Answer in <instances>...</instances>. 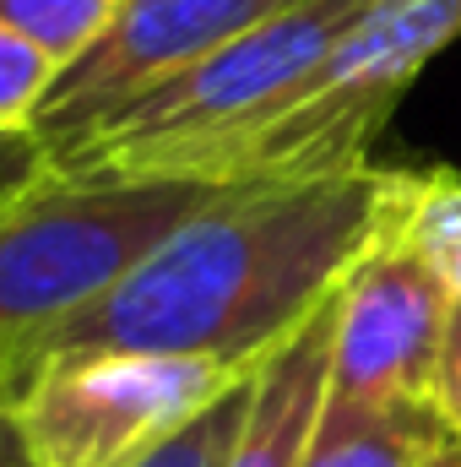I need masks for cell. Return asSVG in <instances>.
I'll return each mask as SVG.
<instances>
[{"instance_id":"cell-1","label":"cell","mask_w":461,"mask_h":467,"mask_svg":"<svg viewBox=\"0 0 461 467\" xmlns=\"http://www.w3.org/2000/svg\"><path fill=\"white\" fill-rule=\"evenodd\" d=\"M402 180L407 169L369 163L332 180L218 191L104 299L55 327L22 380L60 353H169L261 369L380 239Z\"/></svg>"},{"instance_id":"cell-2","label":"cell","mask_w":461,"mask_h":467,"mask_svg":"<svg viewBox=\"0 0 461 467\" xmlns=\"http://www.w3.org/2000/svg\"><path fill=\"white\" fill-rule=\"evenodd\" d=\"M374 0H299L223 44L212 60L119 109L60 174L196 180L233 191L239 152L282 115Z\"/></svg>"},{"instance_id":"cell-3","label":"cell","mask_w":461,"mask_h":467,"mask_svg":"<svg viewBox=\"0 0 461 467\" xmlns=\"http://www.w3.org/2000/svg\"><path fill=\"white\" fill-rule=\"evenodd\" d=\"M218 185L49 174L0 213V408L38 343L136 272Z\"/></svg>"},{"instance_id":"cell-4","label":"cell","mask_w":461,"mask_h":467,"mask_svg":"<svg viewBox=\"0 0 461 467\" xmlns=\"http://www.w3.org/2000/svg\"><path fill=\"white\" fill-rule=\"evenodd\" d=\"M461 38V0H374L304 93L233 163L239 185H299L369 169V147L424 66Z\"/></svg>"},{"instance_id":"cell-5","label":"cell","mask_w":461,"mask_h":467,"mask_svg":"<svg viewBox=\"0 0 461 467\" xmlns=\"http://www.w3.org/2000/svg\"><path fill=\"white\" fill-rule=\"evenodd\" d=\"M250 375L169 353H60L0 413H11L33 467H141Z\"/></svg>"},{"instance_id":"cell-6","label":"cell","mask_w":461,"mask_h":467,"mask_svg":"<svg viewBox=\"0 0 461 467\" xmlns=\"http://www.w3.org/2000/svg\"><path fill=\"white\" fill-rule=\"evenodd\" d=\"M288 5L299 0H119L98 44L55 77L33 136L44 141L49 163L77 158L119 109L212 60L223 44L244 38Z\"/></svg>"},{"instance_id":"cell-7","label":"cell","mask_w":461,"mask_h":467,"mask_svg":"<svg viewBox=\"0 0 461 467\" xmlns=\"http://www.w3.org/2000/svg\"><path fill=\"white\" fill-rule=\"evenodd\" d=\"M451 305L456 299L446 294L435 266L407 244V234L391 213L380 239L358 255V266L337 288L326 397L347 408H374V413H429Z\"/></svg>"},{"instance_id":"cell-8","label":"cell","mask_w":461,"mask_h":467,"mask_svg":"<svg viewBox=\"0 0 461 467\" xmlns=\"http://www.w3.org/2000/svg\"><path fill=\"white\" fill-rule=\"evenodd\" d=\"M332 332H337V294L261 364L229 467H299L304 462V446H310L315 419L326 408Z\"/></svg>"},{"instance_id":"cell-9","label":"cell","mask_w":461,"mask_h":467,"mask_svg":"<svg viewBox=\"0 0 461 467\" xmlns=\"http://www.w3.org/2000/svg\"><path fill=\"white\" fill-rule=\"evenodd\" d=\"M435 435V413H374L326 397L299 467H418Z\"/></svg>"},{"instance_id":"cell-10","label":"cell","mask_w":461,"mask_h":467,"mask_svg":"<svg viewBox=\"0 0 461 467\" xmlns=\"http://www.w3.org/2000/svg\"><path fill=\"white\" fill-rule=\"evenodd\" d=\"M407 244L435 266L446 294L461 299V174L451 169H407V191L396 207Z\"/></svg>"},{"instance_id":"cell-11","label":"cell","mask_w":461,"mask_h":467,"mask_svg":"<svg viewBox=\"0 0 461 467\" xmlns=\"http://www.w3.org/2000/svg\"><path fill=\"white\" fill-rule=\"evenodd\" d=\"M115 11L119 0H0V22L27 44H38L60 71L98 44Z\"/></svg>"},{"instance_id":"cell-12","label":"cell","mask_w":461,"mask_h":467,"mask_svg":"<svg viewBox=\"0 0 461 467\" xmlns=\"http://www.w3.org/2000/svg\"><path fill=\"white\" fill-rule=\"evenodd\" d=\"M255 375H261V369H255ZM255 375L239 380L229 397H218L196 424H185L169 446H158L141 467H229L233 441H239V430H244V408H250V386H255Z\"/></svg>"},{"instance_id":"cell-13","label":"cell","mask_w":461,"mask_h":467,"mask_svg":"<svg viewBox=\"0 0 461 467\" xmlns=\"http://www.w3.org/2000/svg\"><path fill=\"white\" fill-rule=\"evenodd\" d=\"M55 77H60V66L38 44H27L22 33H11L0 22V136L5 130H33L38 109L55 93Z\"/></svg>"},{"instance_id":"cell-14","label":"cell","mask_w":461,"mask_h":467,"mask_svg":"<svg viewBox=\"0 0 461 467\" xmlns=\"http://www.w3.org/2000/svg\"><path fill=\"white\" fill-rule=\"evenodd\" d=\"M49 174H55V163H49V152L33 130H5L0 136V213L11 202H22L33 185H44Z\"/></svg>"},{"instance_id":"cell-15","label":"cell","mask_w":461,"mask_h":467,"mask_svg":"<svg viewBox=\"0 0 461 467\" xmlns=\"http://www.w3.org/2000/svg\"><path fill=\"white\" fill-rule=\"evenodd\" d=\"M429 413H435L440 435H451L461 446V299L451 305V321H446V343H440V364H435Z\"/></svg>"},{"instance_id":"cell-16","label":"cell","mask_w":461,"mask_h":467,"mask_svg":"<svg viewBox=\"0 0 461 467\" xmlns=\"http://www.w3.org/2000/svg\"><path fill=\"white\" fill-rule=\"evenodd\" d=\"M0 467H33L22 435H16V424H11V413H0Z\"/></svg>"},{"instance_id":"cell-17","label":"cell","mask_w":461,"mask_h":467,"mask_svg":"<svg viewBox=\"0 0 461 467\" xmlns=\"http://www.w3.org/2000/svg\"><path fill=\"white\" fill-rule=\"evenodd\" d=\"M418 467H461V446L451 441V435H435L429 451L418 457Z\"/></svg>"}]
</instances>
